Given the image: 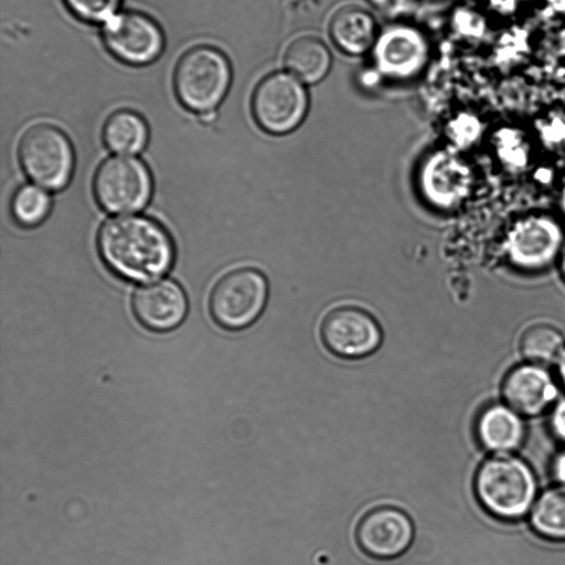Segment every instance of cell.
<instances>
[{"label":"cell","mask_w":565,"mask_h":565,"mask_svg":"<svg viewBox=\"0 0 565 565\" xmlns=\"http://www.w3.org/2000/svg\"><path fill=\"white\" fill-rule=\"evenodd\" d=\"M307 110L308 95L303 83L285 72L264 77L252 97V113L257 125L271 135L295 130Z\"/></svg>","instance_id":"7"},{"label":"cell","mask_w":565,"mask_h":565,"mask_svg":"<svg viewBox=\"0 0 565 565\" xmlns=\"http://www.w3.org/2000/svg\"><path fill=\"white\" fill-rule=\"evenodd\" d=\"M50 209V195L42 188L32 184L18 188L10 203L14 221L24 227L41 224L46 218Z\"/></svg>","instance_id":"20"},{"label":"cell","mask_w":565,"mask_h":565,"mask_svg":"<svg viewBox=\"0 0 565 565\" xmlns=\"http://www.w3.org/2000/svg\"><path fill=\"white\" fill-rule=\"evenodd\" d=\"M148 126L137 113L121 109L113 113L103 127L105 145L117 153H137L148 141Z\"/></svg>","instance_id":"18"},{"label":"cell","mask_w":565,"mask_h":565,"mask_svg":"<svg viewBox=\"0 0 565 565\" xmlns=\"http://www.w3.org/2000/svg\"><path fill=\"white\" fill-rule=\"evenodd\" d=\"M268 281L255 268H236L213 286L209 310L213 320L226 330H242L262 315L268 299Z\"/></svg>","instance_id":"5"},{"label":"cell","mask_w":565,"mask_h":565,"mask_svg":"<svg viewBox=\"0 0 565 565\" xmlns=\"http://www.w3.org/2000/svg\"><path fill=\"white\" fill-rule=\"evenodd\" d=\"M477 436L481 445L491 451H510L522 441L523 424L512 408L492 405L480 414Z\"/></svg>","instance_id":"16"},{"label":"cell","mask_w":565,"mask_h":565,"mask_svg":"<svg viewBox=\"0 0 565 565\" xmlns=\"http://www.w3.org/2000/svg\"><path fill=\"white\" fill-rule=\"evenodd\" d=\"M18 157L25 174L43 189L61 190L73 174L72 143L60 128L51 124L28 128L19 140Z\"/></svg>","instance_id":"4"},{"label":"cell","mask_w":565,"mask_h":565,"mask_svg":"<svg viewBox=\"0 0 565 565\" xmlns=\"http://www.w3.org/2000/svg\"><path fill=\"white\" fill-rule=\"evenodd\" d=\"M561 206H562V210H563V212H564V214H565V185H564V188H563V190H562V195H561Z\"/></svg>","instance_id":"30"},{"label":"cell","mask_w":565,"mask_h":565,"mask_svg":"<svg viewBox=\"0 0 565 565\" xmlns=\"http://www.w3.org/2000/svg\"><path fill=\"white\" fill-rule=\"evenodd\" d=\"M494 148L500 160L511 169H522L529 160V145L524 135L510 127L494 132Z\"/></svg>","instance_id":"22"},{"label":"cell","mask_w":565,"mask_h":565,"mask_svg":"<svg viewBox=\"0 0 565 565\" xmlns=\"http://www.w3.org/2000/svg\"><path fill=\"white\" fill-rule=\"evenodd\" d=\"M415 527L409 515L392 505L369 510L359 520L354 535L359 547L377 559L395 558L411 546Z\"/></svg>","instance_id":"10"},{"label":"cell","mask_w":565,"mask_h":565,"mask_svg":"<svg viewBox=\"0 0 565 565\" xmlns=\"http://www.w3.org/2000/svg\"><path fill=\"white\" fill-rule=\"evenodd\" d=\"M231 76L228 60L220 50L209 45L194 46L177 63L175 94L188 109L211 117L228 90Z\"/></svg>","instance_id":"3"},{"label":"cell","mask_w":565,"mask_h":565,"mask_svg":"<svg viewBox=\"0 0 565 565\" xmlns=\"http://www.w3.org/2000/svg\"><path fill=\"white\" fill-rule=\"evenodd\" d=\"M522 354L534 363H550L564 350L561 332L548 324H535L525 330L521 338Z\"/></svg>","instance_id":"21"},{"label":"cell","mask_w":565,"mask_h":565,"mask_svg":"<svg viewBox=\"0 0 565 565\" xmlns=\"http://www.w3.org/2000/svg\"><path fill=\"white\" fill-rule=\"evenodd\" d=\"M551 425L555 436L565 443V401L559 402L551 417Z\"/></svg>","instance_id":"26"},{"label":"cell","mask_w":565,"mask_h":565,"mask_svg":"<svg viewBox=\"0 0 565 565\" xmlns=\"http://www.w3.org/2000/svg\"><path fill=\"white\" fill-rule=\"evenodd\" d=\"M558 375L563 384L565 385V349L558 356V364H557Z\"/></svg>","instance_id":"28"},{"label":"cell","mask_w":565,"mask_h":565,"mask_svg":"<svg viewBox=\"0 0 565 565\" xmlns=\"http://www.w3.org/2000/svg\"><path fill=\"white\" fill-rule=\"evenodd\" d=\"M320 338L333 355L356 360L371 355L382 343V330L366 310L342 306L330 310L321 321Z\"/></svg>","instance_id":"8"},{"label":"cell","mask_w":565,"mask_h":565,"mask_svg":"<svg viewBox=\"0 0 565 565\" xmlns=\"http://www.w3.org/2000/svg\"><path fill=\"white\" fill-rule=\"evenodd\" d=\"M136 319L153 332H168L175 329L185 318L188 299L182 287L162 279L138 288L131 300Z\"/></svg>","instance_id":"12"},{"label":"cell","mask_w":565,"mask_h":565,"mask_svg":"<svg viewBox=\"0 0 565 565\" xmlns=\"http://www.w3.org/2000/svg\"><path fill=\"white\" fill-rule=\"evenodd\" d=\"M104 42L119 61L130 65L153 62L163 50V34L157 22L138 11L114 14L104 23Z\"/></svg>","instance_id":"9"},{"label":"cell","mask_w":565,"mask_h":565,"mask_svg":"<svg viewBox=\"0 0 565 565\" xmlns=\"http://www.w3.org/2000/svg\"><path fill=\"white\" fill-rule=\"evenodd\" d=\"M329 32L334 44L351 55L365 53L375 42L373 17L356 6H345L334 12Z\"/></svg>","instance_id":"15"},{"label":"cell","mask_w":565,"mask_h":565,"mask_svg":"<svg viewBox=\"0 0 565 565\" xmlns=\"http://www.w3.org/2000/svg\"><path fill=\"white\" fill-rule=\"evenodd\" d=\"M537 127L546 145H565V114L551 113L539 121Z\"/></svg>","instance_id":"25"},{"label":"cell","mask_w":565,"mask_h":565,"mask_svg":"<svg viewBox=\"0 0 565 565\" xmlns=\"http://www.w3.org/2000/svg\"><path fill=\"white\" fill-rule=\"evenodd\" d=\"M503 396L513 411L534 416L553 403L557 387L544 367L526 364L513 369L505 376Z\"/></svg>","instance_id":"13"},{"label":"cell","mask_w":565,"mask_h":565,"mask_svg":"<svg viewBox=\"0 0 565 565\" xmlns=\"http://www.w3.org/2000/svg\"><path fill=\"white\" fill-rule=\"evenodd\" d=\"M554 473L556 479L565 484V452L557 456L554 462Z\"/></svg>","instance_id":"27"},{"label":"cell","mask_w":565,"mask_h":565,"mask_svg":"<svg viewBox=\"0 0 565 565\" xmlns=\"http://www.w3.org/2000/svg\"><path fill=\"white\" fill-rule=\"evenodd\" d=\"M561 271L565 279V243L563 245V248L561 250Z\"/></svg>","instance_id":"29"},{"label":"cell","mask_w":565,"mask_h":565,"mask_svg":"<svg viewBox=\"0 0 565 565\" xmlns=\"http://www.w3.org/2000/svg\"><path fill=\"white\" fill-rule=\"evenodd\" d=\"M284 64L289 74L301 83L315 84L328 74L331 55L321 40L303 35L291 41L286 47Z\"/></svg>","instance_id":"17"},{"label":"cell","mask_w":565,"mask_h":565,"mask_svg":"<svg viewBox=\"0 0 565 565\" xmlns=\"http://www.w3.org/2000/svg\"><path fill=\"white\" fill-rule=\"evenodd\" d=\"M480 503L493 515L513 520L524 515L535 495V479L529 466L515 456L498 452L476 475Z\"/></svg>","instance_id":"2"},{"label":"cell","mask_w":565,"mask_h":565,"mask_svg":"<svg viewBox=\"0 0 565 565\" xmlns=\"http://www.w3.org/2000/svg\"><path fill=\"white\" fill-rule=\"evenodd\" d=\"M563 232L545 215H531L516 222L508 234L505 248L511 262L524 269H540L561 254Z\"/></svg>","instance_id":"11"},{"label":"cell","mask_w":565,"mask_h":565,"mask_svg":"<svg viewBox=\"0 0 565 565\" xmlns=\"http://www.w3.org/2000/svg\"><path fill=\"white\" fill-rule=\"evenodd\" d=\"M531 523L547 539L565 540V484L541 494L532 509Z\"/></svg>","instance_id":"19"},{"label":"cell","mask_w":565,"mask_h":565,"mask_svg":"<svg viewBox=\"0 0 565 565\" xmlns=\"http://www.w3.org/2000/svg\"><path fill=\"white\" fill-rule=\"evenodd\" d=\"M426 45L422 35L399 26L385 32L376 46L379 67L393 76H409L424 64Z\"/></svg>","instance_id":"14"},{"label":"cell","mask_w":565,"mask_h":565,"mask_svg":"<svg viewBox=\"0 0 565 565\" xmlns=\"http://www.w3.org/2000/svg\"><path fill=\"white\" fill-rule=\"evenodd\" d=\"M71 12L87 22H106L118 9L121 0H64Z\"/></svg>","instance_id":"23"},{"label":"cell","mask_w":565,"mask_h":565,"mask_svg":"<svg viewBox=\"0 0 565 565\" xmlns=\"http://www.w3.org/2000/svg\"><path fill=\"white\" fill-rule=\"evenodd\" d=\"M93 191L97 203L109 213L137 212L150 200L152 178L141 160L111 157L97 168Z\"/></svg>","instance_id":"6"},{"label":"cell","mask_w":565,"mask_h":565,"mask_svg":"<svg viewBox=\"0 0 565 565\" xmlns=\"http://www.w3.org/2000/svg\"><path fill=\"white\" fill-rule=\"evenodd\" d=\"M97 248L106 267L130 282H147L166 275L175 255L168 231L140 215L107 220L99 228Z\"/></svg>","instance_id":"1"},{"label":"cell","mask_w":565,"mask_h":565,"mask_svg":"<svg viewBox=\"0 0 565 565\" xmlns=\"http://www.w3.org/2000/svg\"><path fill=\"white\" fill-rule=\"evenodd\" d=\"M526 33L523 30L514 29L502 35L497 47V62L499 64H511L515 58H521L526 53Z\"/></svg>","instance_id":"24"}]
</instances>
